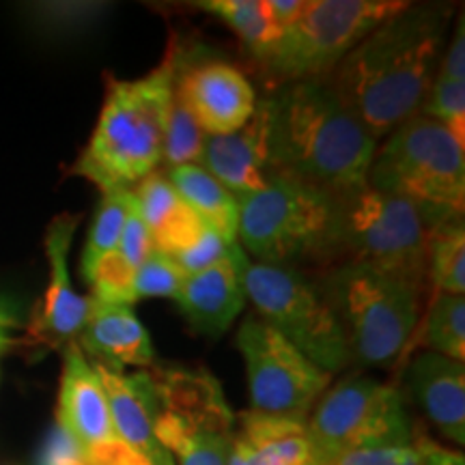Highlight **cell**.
<instances>
[{"mask_svg": "<svg viewBox=\"0 0 465 465\" xmlns=\"http://www.w3.org/2000/svg\"><path fill=\"white\" fill-rule=\"evenodd\" d=\"M78 220L58 216L45 232L50 281L37 315L28 325V342L45 349H65L78 341L91 311V298L75 293L69 276V250Z\"/></svg>", "mask_w": 465, "mask_h": 465, "instance_id": "cell-14", "label": "cell"}, {"mask_svg": "<svg viewBox=\"0 0 465 465\" xmlns=\"http://www.w3.org/2000/svg\"><path fill=\"white\" fill-rule=\"evenodd\" d=\"M235 446L242 452V465H319L306 418L242 411Z\"/></svg>", "mask_w": 465, "mask_h": 465, "instance_id": "cell-22", "label": "cell"}, {"mask_svg": "<svg viewBox=\"0 0 465 465\" xmlns=\"http://www.w3.org/2000/svg\"><path fill=\"white\" fill-rule=\"evenodd\" d=\"M235 345L246 364L250 410L257 414L306 418L332 381L261 317L240 325Z\"/></svg>", "mask_w": 465, "mask_h": 465, "instance_id": "cell-12", "label": "cell"}, {"mask_svg": "<svg viewBox=\"0 0 465 465\" xmlns=\"http://www.w3.org/2000/svg\"><path fill=\"white\" fill-rule=\"evenodd\" d=\"M185 276L173 257H166L155 250L151 257L136 270L134 276V295L143 298H171L174 300L182 291Z\"/></svg>", "mask_w": 465, "mask_h": 465, "instance_id": "cell-31", "label": "cell"}, {"mask_svg": "<svg viewBox=\"0 0 465 465\" xmlns=\"http://www.w3.org/2000/svg\"><path fill=\"white\" fill-rule=\"evenodd\" d=\"M39 465H86V457L69 435L56 427L45 441Z\"/></svg>", "mask_w": 465, "mask_h": 465, "instance_id": "cell-35", "label": "cell"}, {"mask_svg": "<svg viewBox=\"0 0 465 465\" xmlns=\"http://www.w3.org/2000/svg\"><path fill=\"white\" fill-rule=\"evenodd\" d=\"M160 399L155 438L174 465H226L235 444V414L220 381L205 369L151 366Z\"/></svg>", "mask_w": 465, "mask_h": 465, "instance_id": "cell-9", "label": "cell"}, {"mask_svg": "<svg viewBox=\"0 0 465 465\" xmlns=\"http://www.w3.org/2000/svg\"><path fill=\"white\" fill-rule=\"evenodd\" d=\"M95 366L104 392H106L110 416L116 440L138 452L151 465H174L164 446L155 438V418L160 414V399L149 371L116 373L106 366Z\"/></svg>", "mask_w": 465, "mask_h": 465, "instance_id": "cell-17", "label": "cell"}, {"mask_svg": "<svg viewBox=\"0 0 465 465\" xmlns=\"http://www.w3.org/2000/svg\"><path fill=\"white\" fill-rule=\"evenodd\" d=\"M63 353L58 427L83 452H89L116 440L108 399L95 366L89 362L78 342H69Z\"/></svg>", "mask_w": 465, "mask_h": 465, "instance_id": "cell-16", "label": "cell"}, {"mask_svg": "<svg viewBox=\"0 0 465 465\" xmlns=\"http://www.w3.org/2000/svg\"><path fill=\"white\" fill-rule=\"evenodd\" d=\"M422 278L373 263H339L317 284L345 336L351 362L391 366L420 319Z\"/></svg>", "mask_w": 465, "mask_h": 465, "instance_id": "cell-4", "label": "cell"}, {"mask_svg": "<svg viewBox=\"0 0 465 465\" xmlns=\"http://www.w3.org/2000/svg\"><path fill=\"white\" fill-rule=\"evenodd\" d=\"M194 7L223 20L259 63L270 54L282 35L272 20L267 0H203L194 3Z\"/></svg>", "mask_w": 465, "mask_h": 465, "instance_id": "cell-24", "label": "cell"}, {"mask_svg": "<svg viewBox=\"0 0 465 465\" xmlns=\"http://www.w3.org/2000/svg\"><path fill=\"white\" fill-rule=\"evenodd\" d=\"M132 194L155 250L166 257L188 250L205 229L164 173H151L136 185V190H132Z\"/></svg>", "mask_w": 465, "mask_h": 465, "instance_id": "cell-21", "label": "cell"}, {"mask_svg": "<svg viewBox=\"0 0 465 465\" xmlns=\"http://www.w3.org/2000/svg\"><path fill=\"white\" fill-rule=\"evenodd\" d=\"M116 250H119V252L124 254V257L130 261L134 267H136V270L151 257V254L155 252L153 240H151L147 226H144L141 213H138L134 194L130 201V209H127L124 232H121V240H119V246H116Z\"/></svg>", "mask_w": 465, "mask_h": 465, "instance_id": "cell-34", "label": "cell"}, {"mask_svg": "<svg viewBox=\"0 0 465 465\" xmlns=\"http://www.w3.org/2000/svg\"><path fill=\"white\" fill-rule=\"evenodd\" d=\"M207 134L196 125L182 102L173 95V104L168 108L164 136H162V162L168 171L179 166H199L205 149Z\"/></svg>", "mask_w": 465, "mask_h": 465, "instance_id": "cell-28", "label": "cell"}, {"mask_svg": "<svg viewBox=\"0 0 465 465\" xmlns=\"http://www.w3.org/2000/svg\"><path fill=\"white\" fill-rule=\"evenodd\" d=\"M166 177L201 223L216 231L229 246H235L240 229V203L235 196L201 166L171 168Z\"/></svg>", "mask_w": 465, "mask_h": 465, "instance_id": "cell-23", "label": "cell"}, {"mask_svg": "<svg viewBox=\"0 0 465 465\" xmlns=\"http://www.w3.org/2000/svg\"><path fill=\"white\" fill-rule=\"evenodd\" d=\"M75 342L93 362L116 373H125V369L147 371L155 364L153 342L132 306L91 300L89 317Z\"/></svg>", "mask_w": 465, "mask_h": 465, "instance_id": "cell-19", "label": "cell"}, {"mask_svg": "<svg viewBox=\"0 0 465 465\" xmlns=\"http://www.w3.org/2000/svg\"><path fill=\"white\" fill-rule=\"evenodd\" d=\"M427 281L435 295L465 293V231L463 220L441 224L429 235Z\"/></svg>", "mask_w": 465, "mask_h": 465, "instance_id": "cell-25", "label": "cell"}, {"mask_svg": "<svg viewBox=\"0 0 465 465\" xmlns=\"http://www.w3.org/2000/svg\"><path fill=\"white\" fill-rule=\"evenodd\" d=\"M405 5L403 0H308L300 20L261 61L263 72L278 86L328 80L366 35Z\"/></svg>", "mask_w": 465, "mask_h": 465, "instance_id": "cell-7", "label": "cell"}, {"mask_svg": "<svg viewBox=\"0 0 465 465\" xmlns=\"http://www.w3.org/2000/svg\"><path fill=\"white\" fill-rule=\"evenodd\" d=\"M248 261L246 252L237 246L223 263L185 278L174 302L196 334L220 339L240 317L248 300L243 287Z\"/></svg>", "mask_w": 465, "mask_h": 465, "instance_id": "cell-18", "label": "cell"}, {"mask_svg": "<svg viewBox=\"0 0 465 465\" xmlns=\"http://www.w3.org/2000/svg\"><path fill=\"white\" fill-rule=\"evenodd\" d=\"M452 15V5L407 3L366 35L328 78L375 141L420 114Z\"/></svg>", "mask_w": 465, "mask_h": 465, "instance_id": "cell-1", "label": "cell"}, {"mask_svg": "<svg viewBox=\"0 0 465 465\" xmlns=\"http://www.w3.org/2000/svg\"><path fill=\"white\" fill-rule=\"evenodd\" d=\"M84 457L86 465H151L147 459L127 449L124 441L119 440L97 446V449L84 452Z\"/></svg>", "mask_w": 465, "mask_h": 465, "instance_id": "cell-36", "label": "cell"}, {"mask_svg": "<svg viewBox=\"0 0 465 465\" xmlns=\"http://www.w3.org/2000/svg\"><path fill=\"white\" fill-rule=\"evenodd\" d=\"M366 185L411 203L429 229L463 220L465 147L438 121L411 116L377 147Z\"/></svg>", "mask_w": 465, "mask_h": 465, "instance_id": "cell-5", "label": "cell"}, {"mask_svg": "<svg viewBox=\"0 0 465 465\" xmlns=\"http://www.w3.org/2000/svg\"><path fill=\"white\" fill-rule=\"evenodd\" d=\"M336 196L295 174L274 171L261 192L240 201L237 243L254 263H325L332 240Z\"/></svg>", "mask_w": 465, "mask_h": 465, "instance_id": "cell-6", "label": "cell"}, {"mask_svg": "<svg viewBox=\"0 0 465 465\" xmlns=\"http://www.w3.org/2000/svg\"><path fill=\"white\" fill-rule=\"evenodd\" d=\"M429 351L441 356L465 360V298L463 295H433L427 315Z\"/></svg>", "mask_w": 465, "mask_h": 465, "instance_id": "cell-27", "label": "cell"}, {"mask_svg": "<svg viewBox=\"0 0 465 465\" xmlns=\"http://www.w3.org/2000/svg\"><path fill=\"white\" fill-rule=\"evenodd\" d=\"M407 388L422 414L455 444H465V366L435 351H422L407 366Z\"/></svg>", "mask_w": 465, "mask_h": 465, "instance_id": "cell-20", "label": "cell"}, {"mask_svg": "<svg viewBox=\"0 0 465 465\" xmlns=\"http://www.w3.org/2000/svg\"><path fill=\"white\" fill-rule=\"evenodd\" d=\"M429 235L431 229L411 203L366 185L336 196L325 263H373L427 281Z\"/></svg>", "mask_w": 465, "mask_h": 465, "instance_id": "cell-8", "label": "cell"}, {"mask_svg": "<svg viewBox=\"0 0 465 465\" xmlns=\"http://www.w3.org/2000/svg\"><path fill=\"white\" fill-rule=\"evenodd\" d=\"M418 449H420L422 463L420 465H465L461 452L444 449V446L435 444L431 440H416Z\"/></svg>", "mask_w": 465, "mask_h": 465, "instance_id": "cell-38", "label": "cell"}, {"mask_svg": "<svg viewBox=\"0 0 465 465\" xmlns=\"http://www.w3.org/2000/svg\"><path fill=\"white\" fill-rule=\"evenodd\" d=\"M226 465H242V452H240V449H237L235 444H232V452H231L229 463H226Z\"/></svg>", "mask_w": 465, "mask_h": 465, "instance_id": "cell-41", "label": "cell"}, {"mask_svg": "<svg viewBox=\"0 0 465 465\" xmlns=\"http://www.w3.org/2000/svg\"><path fill=\"white\" fill-rule=\"evenodd\" d=\"M201 168L235 196L237 203L261 192L274 174L267 144V104L257 102L252 119L242 130L207 136Z\"/></svg>", "mask_w": 465, "mask_h": 465, "instance_id": "cell-15", "label": "cell"}, {"mask_svg": "<svg viewBox=\"0 0 465 465\" xmlns=\"http://www.w3.org/2000/svg\"><path fill=\"white\" fill-rule=\"evenodd\" d=\"M22 319L15 312V306L11 304L9 300L0 298V328L9 330V328H20Z\"/></svg>", "mask_w": 465, "mask_h": 465, "instance_id": "cell-39", "label": "cell"}, {"mask_svg": "<svg viewBox=\"0 0 465 465\" xmlns=\"http://www.w3.org/2000/svg\"><path fill=\"white\" fill-rule=\"evenodd\" d=\"M420 114L444 125L465 147V80H452L435 74Z\"/></svg>", "mask_w": 465, "mask_h": 465, "instance_id": "cell-30", "label": "cell"}, {"mask_svg": "<svg viewBox=\"0 0 465 465\" xmlns=\"http://www.w3.org/2000/svg\"><path fill=\"white\" fill-rule=\"evenodd\" d=\"M174 58V97L207 136L237 132L252 119L259 100L243 72L220 58L190 61L177 50Z\"/></svg>", "mask_w": 465, "mask_h": 465, "instance_id": "cell-13", "label": "cell"}, {"mask_svg": "<svg viewBox=\"0 0 465 465\" xmlns=\"http://www.w3.org/2000/svg\"><path fill=\"white\" fill-rule=\"evenodd\" d=\"M422 455L416 440L410 446H386V449H360L334 455L319 465H420Z\"/></svg>", "mask_w": 465, "mask_h": 465, "instance_id": "cell-33", "label": "cell"}, {"mask_svg": "<svg viewBox=\"0 0 465 465\" xmlns=\"http://www.w3.org/2000/svg\"><path fill=\"white\" fill-rule=\"evenodd\" d=\"M11 345H14V339H11V336L7 334V330L0 328V353L7 351Z\"/></svg>", "mask_w": 465, "mask_h": 465, "instance_id": "cell-40", "label": "cell"}, {"mask_svg": "<svg viewBox=\"0 0 465 465\" xmlns=\"http://www.w3.org/2000/svg\"><path fill=\"white\" fill-rule=\"evenodd\" d=\"M174 48L147 75L108 80L106 102L74 173L102 192L132 190L162 164V136L174 95Z\"/></svg>", "mask_w": 465, "mask_h": 465, "instance_id": "cell-3", "label": "cell"}, {"mask_svg": "<svg viewBox=\"0 0 465 465\" xmlns=\"http://www.w3.org/2000/svg\"><path fill=\"white\" fill-rule=\"evenodd\" d=\"M237 246H240V243L229 246L216 231L205 226L199 240L192 243L188 250H183V252L174 254L173 261L179 265V270H182L185 276H194L209 270V267L223 263L224 259L231 257L232 250Z\"/></svg>", "mask_w": 465, "mask_h": 465, "instance_id": "cell-32", "label": "cell"}, {"mask_svg": "<svg viewBox=\"0 0 465 465\" xmlns=\"http://www.w3.org/2000/svg\"><path fill=\"white\" fill-rule=\"evenodd\" d=\"M267 104V144L274 171L334 196L366 188L377 141L351 114L330 80L278 86Z\"/></svg>", "mask_w": 465, "mask_h": 465, "instance_id": "cell-2", "label": "cell"}, {"mask_svg": "<svg viewBox=\"0 0 465 465\" xmlns=\"http://www.w3.org/2000/svg\"><path fill=\"white\" fill-rule=\"evenodd\" d=\"M267 3H270L272 20L284 33L300 20L308 0H267Z\"/></svg>", "mask_w": 465, "mask_h": 465, "instance_id": "cell-37", "label": "cell"}, {"mask_svg": "<svg viewBox=\"0 0 465 465\" xmlns=\"http://www.w3.org/2000/svg\"><path fill=\"white\" fill-rule=\"evenodd\" d=\"M306 431L317 461L347 450L414 444L403 392L366 375L328 388L312 407Z\"/></svg>", "mask_w": 465, "mask_h": 465, "instance_id": "cell-10", "label": "cell"}, {"mask_svg": "<svg viewBox=\"0 0 465 465\" xmlns=\"http://www.w3.org/2000/svg\"><path fill=\"white\" fill-rule=\"evenodd\" d=\"M132 190H108L102 192L100 207H97L95 218L89 229V237H86L83 259H80V267H83V276L97 263L102 257L113 252L119 246L121 232H124V224L127 218V209H130Z\"/></svg>", "mask_w": 465, "mask_h": 465, "instance_id": "cell-26", "label": "cell"}, {"mask_svg": "<svg viewBox=\"0 0 465 465\" xmlns=\"http://www.w3.org/2000/svg\"><path fill=\"white\" fill-rule=\"evenodd\" d=\"M243 287L261 319L298 347L312 364L330 375L351 364L334 312L325 304L317 284L300 270L248 261L243 267Z\"/></svg>", "mask_w": 465, "mask_h": 465, "instance_id": "cell-11", "label": "cell"}, {"mask_svg": "<svg viewBox=\"0 0 465 465\" xmlns=\"http://www.w3.org/2000/svg\"><path fill=\"white\" fill-rule=\"evenodd\" d=\"M134 276H136V267L119 250L102 257L84 274L93 291L91 300L116 306H134L138 302L134 295Z\"/></svg>", "mask_w": 465, "mask_h": 465, "instance_id": "cell-29", "label": "cell"}]
</instances>
